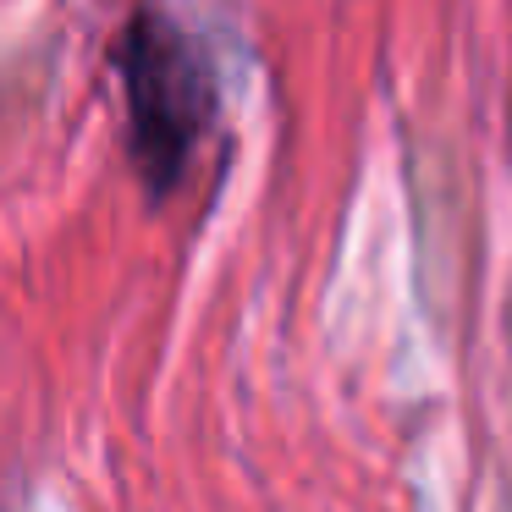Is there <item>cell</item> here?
Returning a JSON list of instances; mask_svg holds the SVG:
<instances>
[{
  "label": "cell",
  "mask_w": 512,
  "mask_h": 512,
  "mask_svg": "<svg viewBox=\"0 0 512 512\" xmlns=\"http://www.w3.org/2000/svg\"><path fill=\"white\" fill-rule=\"evenodd\" d=\"M116 67L127 83L133 160L155 193L177 188L193 149L215 116V78L199 39L160 12H138L116 39Z\"/></svg>",
  "instance_id": "1"
}]
</instances>
